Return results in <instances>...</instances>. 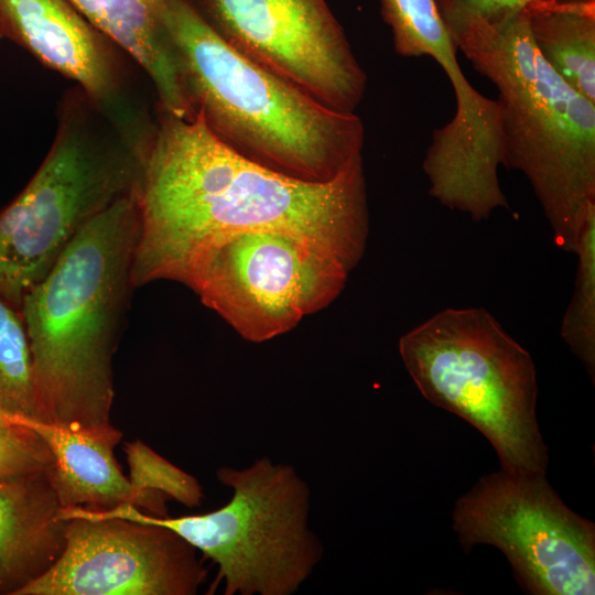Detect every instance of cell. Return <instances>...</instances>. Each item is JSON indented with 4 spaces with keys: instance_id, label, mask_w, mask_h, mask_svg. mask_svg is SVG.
<instances>
[{
    "instance_id": "1",
    "label": "cell",
    "mask_w": 595,
    "mask_h": 595,
    "mask_svg": "<svg viewBox=\"0 0 595 595\" xmlns=\"http://www.w3.org/2000/svg\"><path fill=\"white\" fill-rule=\"evenodd\" d=\"M133 289L177 281L192 253L224 234L275 229L328 249L353 269L368 237L363 160L327 182L266 166L218 139L202 116L159 110L137 185Z\"/></svg>"
},
{
    "instance_id": "2",
    "label": "cell",
    "mask_w": 595,
    "mask_h": 595,
    "mask_svg": "<svg viewBox=\"0 0 595 595\" xmlns=\"http://www.w3.org/2000/svg\"><path fill=\"white\" fill-rule=\"evenodd\" d=\"M139 232L137 187L91 219L23 298L39 419L110 422L112 357Z\"/></svg>"
},
{
    "instance_id": "3",
    "label": "cell",
    "mask_w": 595,
    "mask_h": 595,
    "mask_svg": "<svg viewBox=\"0 0 595 595\" xmlns=\"http://www.w3.org/2000/svg\"><path fill=\"white\" fill-rule=\"evenodd\" d=\"M162 23L195 112L234 150L316 182L363 160L356 112L324 105L239 52L191 0H164Z\"/></svg>"
},
{
    "instance_id": "4",
    "label": "cell",
    "mask_w": 595,
    "mask_h": 595,
    "mask_svg": "<svg viewBox=\"0 0 595 595\" xmlns=\"http://www.w3.org/2000/svg\"><path fill=\"white\" fill-rule=\"evenodd\" d=\"M498 90L502 165L530 183L561 249L574 253L595 205V104L534 46L523 10L450 34Z\"/></svg>"
},
{
    "instance_id": "5",
    "label": "cell",
    "mask_w": 595,
    "mask_h": 595,
    "mask_svg": "<svg viewBox=\"0 0 595 595\" xmlns=\"http://www.w3.org/2000/svg\"><path fill=\"white\" fill-rule=\"evenodd\" d=\"M398 348L421 394L476 428L501 469L547 474L534 363L487 310L444 309L403 334Z\"/></svg>"
},
{
    "instance_id": "6",
    "label": "cell",
    "mask_w": 595,
    "mask_h": 595,
    "mask_svg": "<svg viewBox=\"0 0 595 595\" xmlns=\"http://www.w3.org/2000/svg\"><path fill=\"white\" fill-rule=\"evenodd\" d=\"M98 112L79 88L67 94L46 158L0 210V296L18 311L84 226L138 185L143 152L107 136Z\"/></svg>"
},
{
    "instance_id": "7",
    "label": "cell",
    "mask_w": 595,
    "mask_h": 595,
    "mask_svg": "<svg viewBox=\"0 0 595 595\" xmlns=\"http://www.w3.org/2000/svg\"><path fill=\"white\" fill-rule=\"evenodd\" d=\"M217 479L231 489L223 507L202 515L155 517L129 505L74 517L119 518L166 527L218 566L214 588L225 595H291L324 554L309 524L311 493L290 464L259 457L245 468L223 466Z\"/></svg>"
},
{
    "instance_id": "8",
    "label": "cell",
    "mask_w": 595,
    "mask_h": 595,
    "mask_svg": "<svg viewBox=\"0 0 595 595\" xmlns=\"http://www.w3.org/2000/svg\"><path fill=\"white\" fill-rule=\"evenodd\" d=\"M353 268L328 249L275 229L224 234L196 249L177 282L242 338L261 343L331 304Z\"/></svg>"
},
{
    "instance_id": "9",
    "label": "cell",
    "mask_w": 595,
    "mask_h": 595,
    "mask_svg": "<svg viewBox=\"0 0 595 595\" xmlns=\"http://www.w3.org/2000/svg\"><path fill=\"white\" fill-rule=\"evenodd\" d=\"M453 529L467 553L498 548L532 595H594L595 526L571 510L545 474L500 469L455 504Z\"/></svg>"
},
{
    "instance_id": "10",
    "label": "cell",
    "mask_w": 595,
    "mask_h": 595,
    "mask_svg": "<svg viewBox=\"0 0 595 595\" xmlns=\"http://www.w3.org/2000/svg\"><path fill=\"white\" fill-rule=\"evenodd\" d=\"M394 51L404 57L431 56L444 71L455 95V113L432 132L422 167L430 195L453 206H482L502 195V165L497 100L480 94L463 73L457 48L435 0H379Z\"/></svg>"
},
{
    "instance_id": "11",
    "label": "cell",
    "mask_w": 595,
    "mask_h": 595,
    "mask_svg": "<svg viewBox=\"0 0 595 595\" xmlns=\"http://www.w3.org/2000/svg\"><path fill=\"white\" fill-rule=\"evenodd\" d=\"M235 48L324 105L355 112L367 76L325 0H198Z\"/></svg>"
},
{
    "instance_id": "12",
    "label": "cell",
    "mask_w": 595,
    "mask_h": 595,
    "mask_svg": "<svg viewBox=\"0 0 595 595\" xmlns=\"http://www.w3.org/2000/svg\"><path fill=\"white\" fill-rule=\"evenodd\" d=\"M56 561L15 595H194L207 576L173 530L119 518L66 520Z\"/></svg>"
},
{
    "instance_id": "13",
    "label": "cell",
    "mask_w": 595,
    "mask_h": 595,
    "mask_svg": "<svg viewBox=\"0 0 595 595\" xmlns=\"http://www.w3.org/2000/svg\"><path fill=\"white\" fill-rule=\"evenodd\" d=\"M0 31L75 82L127 140L140 143L145 138L150 128L126 106L113 43L68 0H0Z\"/></svg>"
},
{
    "instance_id": "14",
    "label": "cell",
    "mask_w": 595,
    "mask_h": 595,
    "mask_svg": "<svg viewBox=\"0 0 595 595\" xmlns=\"http://www.w3.org/2000/svg\"><path fill=\"white\" fill-rule=\"evenodd\" d=\"M0 413L30 428L46 442L53 455L50 478L62 507L105 511L129 504L151 516H167V497L139 493L123 475L113 454L122 433L110 422L66 426Z\"/></svg>"
},
{
    "instance_id": "15",
    "label": "cell",
    "mask_w": 595,
    "mask_h": 595,
    "mask_svg": "<svg viewBox=\"0 0 595 595\" xmlns=\"http://www.w3.org/2000/svg\"><path fill=\"white\" fill-rule=\"evenodd\" d=\"M61 509L50 469L0 482V593L15 595L56 561L65 541Z\"/></svg>"
},
{
    "instance_id": "16",
    "label": "cell",
    "mask_w": 595,
    "mask_h": 595,
    "mask_svg": "<svg viewBox=\"0 0 595 595\" xmlns=\"http://www.w3.org/2000/svg\"><path fill=\"white\" fill-rule=\"evenodd\" d=\"M149 76L159 109L191 118L194 108L162 23L164 0H68Z\"/></svg>"
},
{
    "instance_id": "17",
    "label": "cell",
    "mask_w": 595,
    "mask_h": 595,
    "mask_svg": "<svg viewBox=\"0 0 595 595\" xmlns=\"http://www.w3.org/2000/svg\"><path fill=\"white\" fill-rule=\"evenodd\" d=\"M523 14L543 60L595 104V0H537Z\"/></svg>"
},
{
    "instance_id": "18",
    "label": "cell",
    "mask_w": 595,
    "mask_h": 595,
    "mask_svg": "<svg viewBox=\"0 0 595 595\" xmlns=\"http://www.w3.org/2000/svg\"><path fill=\"white\" fill-rule=\"evenodd\" d=\"M574 292L561 324V336L595 379V205L581 228Z\"/></svg>"
},
{
    "instance_id": "19",
    "label": "cell",
    "mask_w": 595,
    "mask_h": 595,
    "mask_svg": "<svg viewBox=\"0 0 595 595\" xmlns=\"http://www.w3.org/2000/svg\"><path fill=\"white\" fill-rule=\"evenodd\" d=\"M0 412L39 419L25 325L20 312L1 296Z\"/></svg>"
},
{
    "instance_id": "20",
    "label": "cell",
    "mask_w": 595,
    "mask_h": 595,
    "mask_svg": "<svg viewBox=\"0 0 595 595\" xmlns=\"http://www.w3.org/2000/svg\"><path fill=\"white\" fill-rule=\"evenodd\" d=\"M131 486L143 494L163 495L188 507L202 505L204 493L198 480L158 454L140 440L125 443Z\"/></svg>"
},
{
    "instance_id": "21",
    "label": "cell",
    "mask_w": 595,
    "mask_h": 595,
    "mask_svg": "<svg viewBox=\"0 0 595 595\" xmlns=\"http://www.w3.org/2000/svg\"><path fill=\"white\" fill-rule=\"evenodd\" d=\"M53 455L46 442L30 428L0 413V482L47 472Z\"/></svg>"
},
{
    "instance_id": "22",
    "label": "cell",
    "mask_w": 595,
    "mask_h": 595,
    "mask_svg": "<svg viewBox=\"0 0 595 595\" xmlns=\"http://www.w3.org/2000/svg\"><path fill=\"white\" fill-rule=\"evenodd\" d=\"M537 0H435L450 34L478 21H490L518 12Z\"/></svg>"
},
{
    "instance_id": "23",
    "label": "cell",
    "mask_w": 595,
    "mask_h": 595,
    "mask_svg": "<svg viewBox=\"0 0 595 595\" xmlns=\"http://www.w3.org/2000/svg\"><path fill=\"white\" fill-rule=\"evenodd\" d=\"M1 37H2V33H1V31H0V40H1Z\"/></svg>"
}]
</instances>
